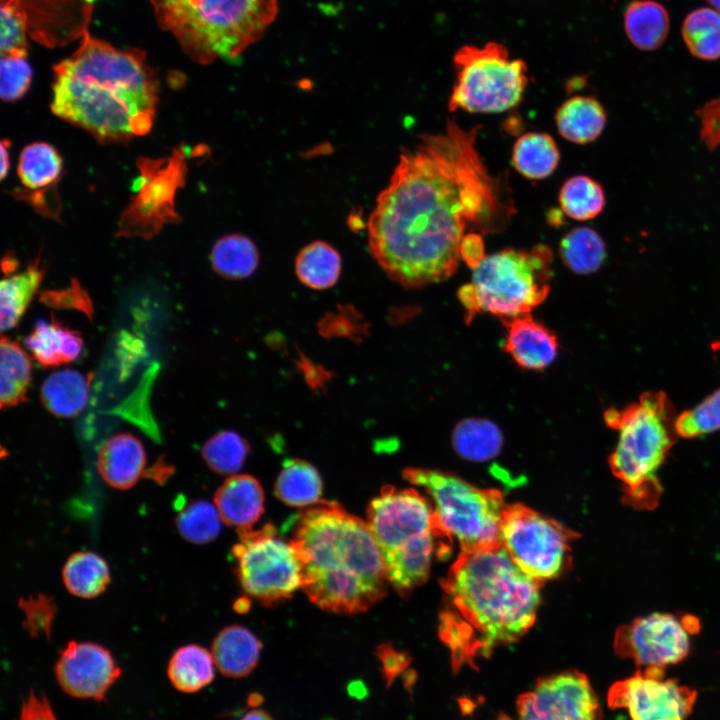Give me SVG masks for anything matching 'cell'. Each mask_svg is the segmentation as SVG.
Wrapping results in <instances>:
<instances>
[{
	"mask_svg": "<svg viewBox=\"0 0 720 720\" xmlns=\"http://www.w3.org/2000/svg\"><path fill=\"white\" fill-rule=\"evenodd\" d=\"M478 130L449 119L443 131L420 136L377 196L367 223L369 251L403 287L447 279L467 233L501 232L516 212L505 183L480 156Z\"/></svg>",
	"mask_w": 720,
	"mask_h": 720,
	"instance_id": "obj_1",
	"label": "cell"
},
{
	"mask_svg": "<svg viewBox=\"0 0 720 720\" xmlns=\"http://www.w3.org/2000/svg\"><path fill=\"white\" fill-rule=\"evenodd\" d=\"M53 71L51 111L100 143L127 142L151 130L159 81L142 51L86 34Z\"/></svg>",
	"mask_w": 720,
	"mask_h": 720,
	"instance_id": "obj_2",
	"label": "cell"
},
{
	"mask_svg": "<svg viewBox=\"0 0 720 720\" xmlns=\"http://www.w3.org/2000/svg\"><path fill=\"white\" fill-rule=\"evenodd\" d=\"M539 583L502 545L462 551L441 584L445 608L439 632L454 662L489 656L519 640L536 619Z\"/></svg>",
	"mask_w": 720,
	"mask_h": 720,
	"instance_id": "obj_3",
	"label": "cell"
},
{
	"mask_svg": "<svg viewBox=\"0 0 720 720\" xmlns=\"http://www.w3.org/2000/svg\"><path fill=\"white\" fill-rule=\"evenodd\" d=\"M291 542L301 567V588L319 608L358 614L386 594L381 550L367 524L340 504L319 501L295 518Z\"/></svg>",
	"mask_w": 720,
	"mask_h": 720,
	"instance_id": "obj_4",
	"label": "cell"
},
{
	"mask_svg": "<svg viewBox=\"0 0 720 720\" xmlns=\"http://www.w3.org/2000/svg\"><path fill=\"white\" fill-rule=\"evenodd\" d=\"M159 26L199 64L234 60L259 41L278 13L277 0H151Z\"/></svg>",
	"mask_w": 720,
	"mask_h": 720,
	"instance_id": "obj_5",
	"label": "cell"
},
{
	"mask_svg": "<svg viewBox=\"0 0 720 720\" xmlns=\"http://www.w3.org/2000/svg\"><path fill=\"white\" fill-rule=\"evenodd\" d=\"M673 406L664 392H646L636 403L608 409L606 424L619 431L609 458L622 482L624 502L636 510H653L663 493L658 471L676 442Z\"/></svg>",
	"mask_w": 720,
	"mask_h": 720,
	"instance_id": "obj_6",
	"label": "cell"
},
{
	"mask_svg": "<svg viewBox=\"0 0 720 720\" xmlns=\"http://www.w3.org/2000/svg\"><path fill=\"white\" fill-rule=\"evenodd\" d=\"M367 524L381 550L389 584L407 595L429 576L438 527L432 505L414 489L385 486L367 508Z\"/></svg>",
	"mask_w": 720,
	"mask_h": 720,
	"instance_id": "obj_7",
	"label": "cell"
},
{
	"mask_svg": "<svg viewBox=\"0 0 720 720\" xmlns=\"http://www.w3.org/2000/svg\"><path fill=\"white\" fill-rule=\"evenodd\" d=\"M552 259L546 245L505 248L486 256L458 291L466 322L481 312L500 320L530 314L549 294Z\"/></svg>",
	"mask_w": 720,
	"mask_h": 720,
	"instance_id": "obj_8",
	"label": "cell"
},
{
	"mask_svg": "<svg viewBox=\"0 0 720 720\" xmlns=\"http://www.w3.org/2000/svg\"><path fill=\"white\" fill-rule=\"evenodd\" d=\"M403 477L426 490L440 530L454 538L462 551L501 545L506 504L495 489H482L449 473L407 468Z\"/></svg>",
	"mask_w": 720,
	"mask_h": 720,
	"instance_id": "obj_9",
	"label": "cell"
},
{
	"mask_svg": "<svg viewBox=\"0 0 720 720\" xmlns=\"http://www.w3.org/2000/svg\"><path fill=\"white\" fill-rule=\"evenodd\" d=\"M455 84L448 109L470 113H500L517 106L528 85V68L511 59L499 42L463 45L453 56Z\"/></svg>",
	"mask_w": 720,
	"mask_h": 720,
	"instance_id": "obj_10",
	"label": "cell"
},
{
	"mask_svg": "<svg viewBox=\"0 0 720 720\" xmlns=\"http://www.w3.org/2000/svg\"><path fill=\"white\" fill-rule=\"evenodd\" d=\"M232 553L244 592L265 607L290 599L301 588V567L290 541L278 536L275 527L239 530Z\"/></svg>",
	"mask_w": 720,
	"mask_h": 720,
	"instance_id": "obj_11",
	"label": "cell"
},
{
	"mask_svg": "<svg viewBox=\"0 0 720 720\" xmlns=\"http://www.w3.org/2000/svg\"><path fill=\"white\" fill-rule=\"evenodd\" d=\"M556 521L522 505H507L501 545L514 563L538 582L558 576L569 561L574 538Z\"/></svg>",
	"mask_w": 720,
	"mask_h": 720,
	"instance_id": "obj_12",
	"label": "cell"
},
{
	"mask_svg": "<svg viewBox=\"0 0 720 720\" xmlns=\"http://www.w3.org/2000/svg\"><path fill=\"white\" fill-rule=\"evenodd\" d=\"M184 149L170 156L137 161L140 176L134 185L135 195L122 212L118 236L151 239L165 224L180 221L175 209V195L184 185L187 171Z\"/></svg>",
	"mask_w": 720,
	"mask_h": 720,
	"instance_id": "obj_13",
	"label": "cell"
},
{
	"mask_svg": "<svg viewBox=\"0 0 720 720\" xmlns=\"http://www.w3.org/2000/svg\"><path fill=\"white\" fill-rule=\"evenodd\" d=\"M699 630L700 622L693 615L655 612L620 626L615 633L614 650L639 669H666L688 656L691 637Z\"/></svg>",
	"mask_w": 720,
	"mask_h": 720,
	"instance_id": "obj_14",
	"label": "cell"
},
{
	"mask_svg": "<svg viewBox=\"0 0 720 720\" xmlns=\"http://www.w3.org/2000/svg\"><path fill=\"white\" fill-rule=\"evenodd\" d=\"M697 697L695 689L667 678L665 669L643 668L610 686L607 705L616 720H688Z\"/></svg>",
	"mask_w": 720,
	"mask_h": 720,
	"instance_id": "obj_15",
	"label": "cell"
},
{
	"mask_svg": "<svg viewBox=\"0 0 720 720\" xmlns=\"http://www.w3.org/2000/svg\"><path fill=\"white\" fill-rule=\"evenodd\" d=\"M515 720H602V708L589 678L567 670L538 679L519 695Z\"/></svg>",
	"mask_w": 720,
	"mask_h": 720,
	"instance_id": "obj_16",
	"label": "cell"
},
{
	"mask_svg": "<svg viewBox=\"0 0 720 720\" xmlns=\"http://www.w3.org/2000/svg\"><path fill=\"white\" fill-rule=\"evenodd\" d=\"M54 672L60 688L78 699L103 701L121 676V668L105 647L70 641L59 653Z\"/></svg>",
	"mask_w": 720,
	"mask_h": 720,
	"instance_id": "obj_17",
	"label": "cell"
},
{
	"mask_svg": "<svg viewBox=\"0 0 720 720\" xmlns=\"http://www.w3.org/2000/svg\"><path fill=\"white\" fill-rule=\"evenodd\" d=\"M506 327L504 350L521 368L542 370L558 353L556 335L530 314L501 319Z\"/></svg>",
	"mask_w": 720,
	"mask_h": 720,
	"instance_id": "obj_18",
	"label": "cell"
},
{
	"mask_svg": "<svg viewBox=\"0 0 720 720\" xmlns=\"http://www.w3.org/2000/svg\"><path fill=\"white\" fill-rule=\"evenodd\" d=\"M146 453L141 441L130 433H119L105 441L98 452L97 469L111 487L126 490L144 475Z\"/></svg>",
	"mask_w": 720,
	"mask_h": 720,
	"instance_id": "obj_19",
	"label": "cell"
},
{
	"mask_svg": "<svg viewBox=\"0 0 720 720\" xmlns=\"http://www.w3.org/2000/svg\"><path fill=\"white\" fill-rule=\"evenodd\" d=\"M214 503L226 525L238 531L252 529L264 512V493L256 478L236 474L217 489Z\"/></svg>",
	"mask_w": 720,
	"mask_h": 720,
	"instance_id": "obj_20",
	"label": "cell"
},
{
	"mask_svg": "<svg viewBox=\"0 0 720 720\" xmlns=\"http://www.w3.org/2000/svg\"><path fill=\"white\" fill-rule=\"evenodd\" d=\"M261 641L247 628L231 625L214 638L211 653L218 671L228 678L248 676L258 665Z\"/></svg>",
	"mask_w": 720,
	"mask_h": 720,
	"instance_id": "obj_21",
	"label": "cell"
},
{
	"mask_svg": "<svg viewBox=\"0 0 720 720\" xmlns=\"http://www.w3.org/2000/svg\"><path fill=\"white\" fill-rule=\"evenodd\" d=\"M25 345L39 364L53 367L77 359L82 351L83 340L78 331L66 327L52 317L49 322H36L34 329L25 339Z\"/></svg>",
	"mask_w": 720,
	"mask_h": 720,
	"instance_id": "obj_22",
	"label": "cell"
},
{
	"mask_svg": "<svg viewBox=\"0 0 720 720\" xmlns=\"http://www.w3.org/2000/svg\"><path fill=\"white\" fill-rule=\"evenodd\" d=\"M555 120L563 138L576 144H587L597 139L604 130L606 112L595 98L577 95L559 106Z\"/></svg>",
	"mask_w": 720,
	"mask_h": 720,
	"instance_id": "obj_23",
	"label": "cell"
},
{
	"mask_svg": "<svg viewBox=\"0 0 720 720\" xmlns=\"http://www.w3.org/2000/svg\"><path fill=\"white\" fill-rule=\"evenodd\" d=\"M89 382L73 369L58 370L50 374L40 389L44 407L58 417H75L86 407Z\"/></svg>",
	"mask_w": 720,
	"mask_h": 720,
	"instance_id": "obj_24",
	"label": "cell"
},
{
	"mask_svg": "<svg viewBox=\"0 0 720 720\" xmlns=\"http://www.w3.org/2000/svg\"><path fill=\"white\" fill-rule=\"evenodd\" d=\"M212 653L197 644L179 647L171 655L167 676L172 686L182 693H196L212 683L215 677Z\"/></svg>",
	"mask_w": 720,
	"mask_h": 720,
	"instance_id": "obj_25",
	"label": "cell"
},
{
	"mask_svg": "<svg viewBox=\"0 0 720 720\" xmlns=\"http://www.w3.org/2000/svg\"><path fill=\"white\" fill-rule=\"evenodd\" d=\"M624 27L632 44L641 50H654L665 41L669 30L666 9L652 0L631 2L624 14Z\"/></svg>",
	"mask_w": 720,
	"mask_h": 720,
	"instance_id": "obj_26",
	"label": "cell"
},
{
	"mask_svg": "<svg viewBox=\"0 0 720 720\" xmlns=\"http://www.w3.org/2000/svg\"><path fill=\"white\" fill-rule=\"evenodd\" d=\"M44 276L40 257L34 259L24 271L2 279L0 285L1 330L13 329L20 321L37 292Z\"/></svg>",
	"mask_w": 720,
	"mask_h": 720,
	"instance_id": "obj_27",
	"label": "cell"
},
{
	"mask_svg": "<svg viewBox=\"0 0 720 720\" xmlns=\"http://www.w3.org/2000/svg\"><path fill=\"white\" fill-rule=\"evenodd\" d=\"M560 152L547 133L528 132L515 142L512 151L514 168L528 179H544L558 166Z\"/></svg>",
	"mask_w": 720,
	"mask_h": 720,
	"instance_id": "obj_28",
	"label": "cell"
},
{
	"mask_svg": "<svg viewBox=\"0 0 720 720\" xmlns=\"http://www.w3.org/2000/svg\"><path fill=\"white\" fill-rule=\"evenodd\" d=\"M341 257L338 251L324 241H314L303 247L295 259V272L308 288H331L341 274Z\"/></svg>",
	"mask_w": 720,
	"mask_h": 720,
	"instance_id": "obj_29",
	"label": "cell"
},
{
	"mask_svg": "<svg viewBox=\"0 0 720 720\" xmlns=\"http://www.w3.org/2000/svg\"><path fill=\"white\" fill-rule=\"evenodd\" d=\"M31 360L15 341L2 336L0 343V402L9 408L26 400L31 382Z\"/></svg>",
	"mask_w": 720,
	"mask_h": 720,
	"instance_id": "obj_30",
	"label": "cell"
},
{
	"mask_svg": "<svg viewBox=\"0 0 720 720\" xmlns=\"http://www.w3.org/2000/svg\"><path fill=\"white\" fill-rule=\"evenodd\" d=\"M322 480L316 468L302 459H287L275 485L277 498L290 506H307L319 502Z\"/></svg>",
	"mask_w": 720,
	"mask_h": 720,
	"instance_id": "obj_31",
	"label": "cell"
},
{
	"mask_svg": "<svg viewBox=\"0 0 720 720\" xmlns=\"http://www.w3.org/2000/svg\"><path fill=\"white\" fill-rule=\"evenodd\" d=\"M452 443L461 457L483 462L499 454L503 445V435L498 426L490 420L466 418L455 426Z\"/></svg>",
	"mask_w": 720,
	"mask_h": 720,
	"instance_id": "obj_32",
	"label": "cell"
},
{
	"mask_svg": "<svg viewBox=\"0 0 720 720\" xmlns=\"http://www.w3.org/2000/svg\"><path fill=\"white\" fill-rule=\"evenodd\" d=\"M62 578L71 594L88 599L105 591L110 583V572L101 556L91 551H79L67 559Z\"/></svg>",
	"mask_w": 720,
	"mask_h": 720,
	"instance_id": "obj_33",
	"label": "cell"
},
{
	"mask_svg": "<svg viewBox=\"0 0 720 720\" xmlns=\"http://www.w3.org/2000/svg\"><path fill=\"white\" fill-rule=\"evenodd\" d=\"M213 270L229 280L249 277L259 263L256 245L247 236L229 234L218 239L210 253Z\"/></svg>",
	"mask_w": 720,
	"mask_h": 720,
	"instance_id": "obj_34",
	"label": "cell"
},
{
	"mask_svg": "<svg viewBox=\"0 0 720 720\" xmlns=\"http://www.w3.org/2000/svg\"><path fill=\"white\" fill-rule=\"evenodd\" d=\"M63 161L57 150L45 142H35L22 150L17 173L29 190L47 191L60 178Z\"/></svg>",
	"mask_w": 720,
	"mask_h": 720,
	"instance_id": "obj_35",
	"label": "cell"
},
{
	"mask_svg": "<svg viewBox=\"0 0 720 720\" xmlns=\"http://www.w3.org/2000/svg\"><path fill=\"white\" fill-rule=\"evenodd\" d=\"M559 252L564 264L578 274L597 271L606 258L602 237L589 227H577L566 233L560 241Z\"/></svg>",
	"mask_w": 720,
	"mask_h": 720,
	"instance_id": "obj_36",
	"label": "cell"
},
{
	"mask_svg": "<svg viewBox=\"0 0 720 720\" xmlns=\"http://www.w3.org/2000/svg\"><path fill=\"white\" fill-rule=\"evenodd\" d=\"M559 204L568 217L578 221L590 220L604 209V190L597 181L588 176H573L562 185Z\"/></svg>",
	"mask_w": 720,
	"mask_h": 720,
	"instance_id": "obj_37",
	"label": "cell"
},
{
	"mask_svg": "<svg viewBox=\"0 0 720 720\" xmlns=\"http://www.w3.org/2000/svg\"><path fill=\"white\" fill-rule=\"evenodd\" d=\"M682 36L694 56L720 58V12L706 7L692 11L683 22Z\"/></svg>",
	"mask_w": 720,
	"mask_h": 720,
	"instance_id": "obj_38",
	"label": "cell"
},
{
	"mask_svg": "<svg viewBox=\"0 0 720 720\" xmlns=\"http://www.w3.org/2000/svg\"><path fill=\"white\" fill-rule=\"evenodd\" d=\"M250 452L245 438L234 431L225 430L210 437L201 448L208 467L218 473L232 475L238 472Z\"/></svg>",
	"mask_w": 720,
	"mask_h": 720,
	"instance_id": "obj_39",
	"label": "cell"
},
{
	"mask_svg": "<svg viewBox=\"0 0 720 720\" xmlns=\"http://www.w3.org/2000/svg\"><path fill=\"white\" fill-rule=\"evenodd\" d=\"M221 517L215 505L204 501H194L179 512L176 527L181 536L194 544H206L220 533Z\"/></svg>",
	"mask_w": 720,
	"mask_h": 720,
	"instance_id": "obj_40",
	"label": "cell"
},
{
	"mask_svg": "<svg viewBox=\"0 0 720 720\" xmlns=\"http://www.w3.org/2000/svg\"><path fill=\"white\" fill-rule=\"evenodd\" d=\"M675 429L683 438H694L720 430V389L691 410L681 413Z\"/></svg>",
	"mask_w": 720,
	"mask_h": 720,
	"instance_id": "obj_41",
	"label": "cell"
},
{
	"mask_svg": "<svg viewBox=\"0 0 720 720\" xmlns=\"http://www.w3.org/2000/svg\"><path fill=\"white\" fill-rule=\"evenodd\" d=\"M26 15L20 0H7L1 6V56L27 55Z\"/></svg>",
	"mask_w": 720,
	"mask_h": 720,
	"instance_id": "obj_42",
	"label": "cell"
},
{
	"mask_svg": "<svg viewBox=\"0 0 720 720\" xmlns=\"http://www.w3.org/2000/svg\"><path fill=\"white\" fill-rule=\"evenodd\" d=\"M0 95L4 101L20 99L30 87L32 69L26 57L1 56Z\"/></svg>",
	"mask_w": 720,
	"mask_h": 720,
	"instance_id": "obj_43",
	"label": "cell"
},
{
	"mask_svg": "<svg viewBox=\"0 0 720 720\" xmlns=\"http://www.w3.org/2000/svg\"><path fill=\"white\" fill-rule=\"evenodd\" d=\"M19 607L24 614L23 627L31 637L44 635L50 638L56 604L52 598L44 594L29 596L19 600Z\"/></svg>",
	"mask_w": 720,
	"mask_h": 720,
	"instance_id": "obj_44",
	"label": "cell"
},
{
	"mask_svg": "<svg viewBox=\"0 0 720 720\" xmlns=\"http://www.w3.org/2000/svg\"><path fill=\"white\" fill-rule=\"evenodd\" d=\"M375 656L380 662V672L387 689L406 670L411 660L407 652L397 651L389 643L378 645Z\"/></svg>",
	"mask_w": 720,
	"mask_h": 720,
	"instance_id": "obj_45",
	"label": "cell"
},
{
	"mask_svg": "<svg viewBox=\"0 0 720 720\" xmlns=\"http://www.w3.org/2000/svg\"><path fill=\"white\" fill-rule=\"evenodd\" d=\"M701 138L709 149L720 145V98L706 103L699 111Z\"/></svg>",
	"mask_w": 720,
	"mask_h": 720,
	"instance_id": "obj_46",
	"label": "cell"
},
{
	"mask_svg": "<svg viewBox=\"0 0 720 720\" xmlns=\"http://www.w3.org/2000/svg\"><path fill=\"white\" fill-rule=\"evenodd\" d=\"M16 720H59L49 699L39 696L33 689L23 699Z\"/></svg>",
	"mask_w": 720,
	"mask_h": 720,
	"instance_id": "obj_47",
	"label": "cell"
},
{
	"mask_svg": "<svg viewBox=\"0 0 720 720\" xmlns=\"http://www.w3.org/2000/svg\"><path fill=\"white\" fill-rule=\"evenodd\" d=\"M482 236L476 232H469L464 236L460 244V258L472 270L486 257Z\"/></svg>",
	"mask_w": 720,
	"mask_h": 720,
	"instance_id": "obj_48",
	"label": "cell"
},
{
	"mask_svg": "<svg viewBox=\"0 0 720 720\" xmlns=\"http://www.w3.org/2000/svg\"><path fill=\"white\" fill-rule=\"evenodd\" d=\"M347 693L350 697L361 700L367 697L368 689L362 680H352L347 685Z\"/></svg>",
	"mask_w": 720,
	"mask_h": 720,
	"instance_id": "obj_49",
	"label": "cell"
},
{
	"mask_svg": "<svg viewBox=\"0 0 720 720\" xmlns=\"http://www.w3.org/2000/svg\"><path fill=\"white\" fill-rule=\"evenodd\" d=\"M9 147H10V141L8 139H4L1 142V179H4L6 177V174L10 167V160H9Z\"/></svg>",
	"mask_w": 720,
	"mask_h": 720,
	"instance_id": "obj_50",
	"label": "cell"
},
{
	"mask_svg": "<svg viewBox=\"0 0 720 720\" xmlns=\"http://www.w3.org/2000/svg\"><path fill=\"white\" fill-rule=\"evenodd\" d=\"M239 720H276L267 711L255 708L246 712Z\"/></svg>",
	"mask_w": 720,
	"mask_h": 720,
	"instance_id": "obj_51",
	"label": "cell"
},
{
	"mask_svg": "<svg viewBox=\"0 0 720 720\" xmlns=\"http://www.w3.org/2000/svg\"><path fill=\"white\" fill-rule=\"evenodd\" d=\"M263 702L264 696L259 692H252L248 695L247 704L252 709L258 708Z\"/></svg>",
	"mask_w": 720,
	"mask_h": 720,
	"instance_id": "obj_52",
	"label": "cell"
},
{
	"mask_svg": "<svg viewBox=\"0 0 720 720\" xmlns=\"http://www.w3.org/2000/svg\"><path fill=\"white\" fill-rule=\"evenodd\" d=\"M234 607L238 612L246 611L249 607V599H240Z\"/></svg>",
	"mask_w": 720,
	"mask_h": 720,
	"instance_id": "obj_53",
	"label": "cell"
},
{
	"mask_svg": "<svg viewBox=\"0 0 720 720\" xmlns=\"http://www.w3.org/2000/svg\"><path fill=\"white\" fill-rule=\"evenodd\" d=\"M710 5L713 6L717 11L720 12V0H706Z\"/></svg>",
	"mask_w": 720,
	"mask_h": 720,
	"instance_id": "obj_54",
	"label": "cell"
}]
</instances>
